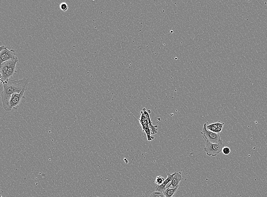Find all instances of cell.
I'll list each match as a JSON object with an SVG mask.
<instances>
[{"mask_svg":"<svg viewBox=\"0 0 267 197\" xmlns=\"http://www.w3.org/2000/svg\"><path fill=\"white\" fill-rule=\"evenodd\" d=\"M178 188L179 187H178L175 188H166V190L164 193V194L165 197H172L174 196Z\"/></svg>","mask_w":267,"mask_h":197,"instance_id":"cell-11","label":"cell"},{"mask_svg":"<svg viewBox=\"0 0 267 197\" xmlns=\"http://www.w3.org/2000/svg\"><path fill=\"white\" fill-rule=\"evenodd\" d=\"M18 62L17 57L14 59L2 63L0 66L1 84L7 82L16 73V65Z\"/></svg>","mask_w":267,"mask_h":197,"instance_id":"cell-2","label":"cell"},{"mask_svg":"<svg viewBox=\"0 0 267 197\" xmlns=\"http://www.w3.org/2000/svg\"><path fill=\"white\" fill-rule=\"evenodd\" d=\"M26 90H22L20 93H15L11 96L9 102V105L11 110L18 109L21 104L25 103L26 98L24 96Z\"/></svg>","mask_w":267,"mask_h":197,"instance_id":"cell-4","label":"cell"},{"mask_svg":"<svg viewBox=\"0 0 267 197\" xmlns=\"http://www.w3.org/2000/svg\"><path fill=\"white\" fill-rule=\"evenodd\" d=\"M183 180L182 174L181 172H175V175L171 181V183L169 186L166 187V188H175L179 187L180 181Z\"/></svg>","mask_w":267,"mask_h":197,"instance_id":"cell-9","label":"cell"},{"mask_svg":"<svg viewBox=\"0 0 267 197\" xmlns=\"http://www.w3.org/2000/svg\"><path fill=\"white\" fill-rule=\"evenodd\" d=\"M141 115L139 119L140 124L142 127L143 132H145L147 135L148 140L150 142L154 140L155 137L151 136L152 134L151 133L150 129L149 128L148 121L145 117L143 112L141 111Z\"/></svg>","mask_w":267,"mask_h":197,"instance_id":"cell-7","label":"cell"},{"mask_svg":"<svg viewBox=\"0 0 267 197\" xmlns=\"http://www.w3.org/2000/svg\"><path fill=\"white\" fill-rule=\"evenodd\" d=\"M218 123H216L210 124L209 125H206V128L208 130L212 132L217 133V129H218Z\"/></svg>","mask_w":267,"mask_h":197,"instance_id":"cell-12","label":"cell"},{"mask_svg":"<svg viewBox=\"0 0 267 197\" xmlns=\"http://www.w3.org/2000/svg\"><path fill=\"white\" fill-rule=\"evenodd\" d=\"M175 174V173L172 174H170V173H168L167 174V176H167V178L165 180L161 186L157 185L156 188H155L156 192H158L164 193L166 190V186L171 181Z\"/></svg>","mask_w":267,"mask_h":197,"instance_id":"cell-10","label":"cell"},{"mask_svg":"<svg viewBox=\"0 0 267 197\" xmlns=\"http://www.w3.org/2000/svg\"><path fill=\"white\" fill-rule=\"evenodd\" d=\"M142 112H143V114H144L146 119L148 121L149 128L151 129L152 132V134L155 135L157 134V126L153 125L152 122L151 121V119H150V116H149V114H150L151 113L150 110H148V111H147L146 109H145V108H143V109H142Z\"/></svg>","mask_w":267,"mask_h":197,"instance_id":"cell-8","label":"cell"},{"mask_svg":"<svg viewBox=\"0 0 267 197\" xmlns=\"http://www.w3.org/2000/svg\"><path fill=\"white\" fill-rule=\"evenodd\" d=\"M224 147V145L222 140L216 143L207 142L204 150L208 156L215 157L222 152Z\"/></svg>","mask_w":267,"mask_h":197,"instance_id":"cell-3","label":"cell"},{"mask_svg":"<svg viewBox=\"0 0 267 197\" xmlns=\"http://www.w3.org/2000/svg\"><path fill=\"white\" fill-rule=\"evenodd\" d=\"M218 123V129H217V134H219L221 132L222 130L223 127L224 125H225V123H223L220 121H218V122H217Z\"/></svg>","mask_w":267,"mask_h":197,"instance_id":"cell-14","label":"cell"},{"mask_svg":"<svg viewBox=\"0 0 267 197\" xmlns=\"http://www.w3.org/2000/svg\"><path fill=\"white\" fill-rule=\"evenodd\" d=\"M1 197H2L1 196Z\"/></svg>","mask_w":267,"mask_h":197,"instance_id":"cell-18","label":"cell"},{"mask_svg":"<svg viewBox=\"0 0 267 197\" xmlns=\"http://www.w3.org/2000/svg\"><path fill=\"white\" fill-rule=\"evenodd\" d=\"M230 149L228 147H224L222 150V152L223 153L224 155H228L230 153Z\"/></svg>","mask_w":267,"mask_h":197,"instance_id":"cell-17","label":"cell"},{"mask_svg":"<svg viewBox=\"0 0 267 197\" xmlns=\"http://www.w3.org/2000/svg\"><path fill=\"white\" fill-rule=\"evenodd\" d=\"M165 179L163 177L158 176L157 177L155 182L157 186H161L164 182Z\"/></svg>","mask_w":267,"mask_h":197,"instance_id":"cell-13","label":"cell"},{"mask_svg":"<svg viewBox=\"0 0 267 197\" xmlns=\"http://www.w3.org/2000/svg\"><path fill=\"white\" fill-rule=\"evenodd\" d=\"M29 80L26 78L20 80L11 79L3 84V90L1 92V97L3 108L6 111H10L9 102L11 96L15 93H20L22 90L28 89Z\"/></svg>","mask_w":267,"mask_h":197,"instance_id":"cell-1","label":"cell"},{"mask_svg":"<svg viewBox=\"0 0 267 197\" xmlns=\"http://www.w3.org/2000/svg\"><path fill=\"white\" fill-rule=\"evenodd\" d=\"M16 52L14 49L9 50L5 46L0 47V64L15 58Z\"/></svg>","mask_w":267,"mask_h":197,"instance_id":"cell-6","label":"cell"},{"mask_svg":"<svg viewBox=\"0 0 267 197\" xmlns=\"http://www.w3.org/2000/svg\"><path fill=\"white\" fill-rule=\"evenodd\" d=\"M60 8L62 11L65 12L67 11L68 9V5L67 3H65V2H63L60 4Z\"/></svg>","mask_w":267,"mask_h":197,"instance_id":"cell-16","label":"cell"},{"mask_svg":"<svg viewBox=\"0 0 267 197\" xmlns=\"http://www.w3.org/2000/svg\"></svg>","mask_w":267,"mask_h":197,"instance_id":"cell-19","label":"cell"},{"mask_svg":"<svg viewBox=\"0 0 267 197\" xmlns=\"http://www.w3.org/2000/svg\"><path fill=\"white\" fill-rule=\"evenodd\" d=\"M206 125V123L204 124L203 130L201 132L204 140L206 142H209L212 143H218L221 141L220 134L208 130Z\"/></svg>","mask_w":267,"mask_h":197,"instance_id":"cell-5","label":"cell"},{"mask_svg":"<svg viewBox=\"0 0 267 197\" xmlns=\"http://www.w3.org/2000/svg\"><path fill=\"white\" fill-rule=\"evenodd\" d=\"M149 197H165L163 193L158 192H153L149 195Z\"/></svg>","mask_w":267,"mask_h":197,"instance_id":"cell-15","label":"cell"}]
</instances>
